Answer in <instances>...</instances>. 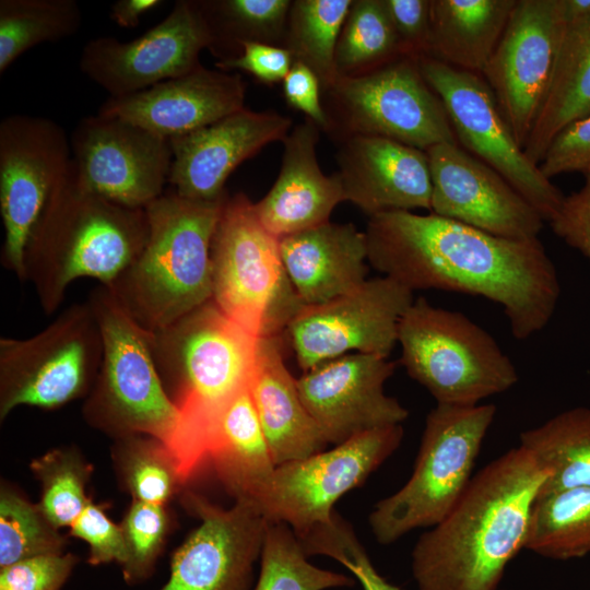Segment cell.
Segmentation results:
<instances>
[{"label": "cell", "mask_w": 590, "mask_h": 590, "mask_svg": "<svg viewBox=\"0 0 590 590\" xmlns=\"http://www.w3.org/2000/svg\"><path fill=\"white\" fill-rule=\"evenodd\" d=\"M368 263L411 291L442 290L499 304L524 340L551 320L560 285L539 238L494 236L436 214L389 211L369 217Z\"/></svg>", "instance_id": "obj_1"}, {"label": "cell", "mask_w": 590, "mask_h": 590, "mask_svg": "<svg viewBox=\"0 0 590 590\" xmlns=\"http://www.w3.org/2000/svg\"><path fill=\"white\" fill-rule=\"evenodd\" d=\"M546 469L520 445L487 463L412 551L417 590H498L524 548Z\"/></svg>", "instance_id": "obj_2"}, {"label": "cell", "mask_w": 590, "mask_h": 590, "mask_svg": "<svg viewBox=\"0 0 590 590\" xmlns=\"http://www.w3.org/2000/svg\"><path fill=\"white\" fill-rule=\"evenodd\" d=\"M259 340L212 299L151 332L158 376L180 415L174 456L186 482L208 460L222 412L249 387Z\"/></svg>", "instance_id": "obj_3"}, {"label": "cell", "mask_w": 590, "mask_h": 590, "mask_svg": "<svg viewBox=\"0 0 590 590\" xmlns=\"http://www.w3.org/2000/svg\"><path fill=\"white\" fill-rule=\"evenodd\" d=\"M145 209H131L88 190L73 163L36 222L25 251L26 281L46 315L82 278L110 286L145 245Z\"/></svg>", "instance_id": "obj_4"}, {"label": "cell", "mask_w": 590, "mask_h": 590, "mask_svg": "<svg viewBox=\"0 0 590 590\" xmlns=\"http://www.w3.org/2000/svg\"><path fill=\"white\" fill-rule=\"evenodd\" d=\"M226 197L205 202L172 191L145 208V245L107 286L143 329L160 331L211 299V245Z\"/></svg>", "instance_id": "obj_5"}, {"label": "cell", "mask_w": 590, "mask_h": 590, "mask_svg": "<svg viewBox=\"0 0 590 590\" xmlns=\"http://www.w3.org/2000/svg\"><path fill=\"white\" fill-rule=\"evenodd\" d=\"M103 335V358L82 408L84 420L115 439L146 435L172 450L180 415L158 376L151 332L119 304L109 287L99 285L88 298Z\"/></svg>", "instance_id": "obj_6"}, {"label": "cell", "mask_w": 590, "mask_h": 590, "mask_svg": "<svg viewBox=\"0 0 590 590\" xmlns=\"http://www.w3.org/2000/svg\"><path fill=\"white\" fill-rule=\"evenodd\" d=\"M212 297L255 337H278L305 306L284 269L279 238L243 192L226 197L211 245Z\"/></svg>", "instance_id": "obj_7"}, {"label": "cell", "mask_w": 590, "mask_h": 590, "mask_svg": "<svg viewBox=\"0 0 590 590\" xmlns=\"http://www.w3.org/2000/svg\"><path fill=\"white\" fill-rule=\"evenodd\" d=\"M494 404H437L427 414L414 469L397 492L369 515L371 533L387 545L406 533L432 528L457 504L494 421Z\"/></svg>", "instance_id": "obj_8"}, {"label": "cell", "mask_w": 590, "mask_h": 590, "mask_svg": "<svg viewBox=\"0 0 590 590\" xmlns=\"http://www.w3.org/2000/svg\"><path fill=\"white\" fill-rule=\"evenodd\" d=\"M400 363L437 404L476 405L519 377L494 338L465 315L414 299L398 327Z\"/></svg>", "instance_id": "obj_9"}, {"label": "cell", "mask_w": 590, "mask_h": 590, "mask_svg": "<svg viewBox=\"0 0 590 590\" xmlns=\"http://www.w3.org/2000/svg\"><path fill=\"white\" fill-rule=\"evenodd\" d=\"M103 358V335L88 300L64 309L27 339H0V420L17 406L58 409L87 397Z\"/></svg>", "instance_id": "obj_10"}, {"label": "cell", "mask_w": 590, "mask_h": 590, "mask_svg": "<svg viewBox=\"0 0 590 590\" xmlns=\"http://www.w3.org/2000/svg\"><path fill=\"white\" fill-rule=\"evenodd\" d=\"M329 133L390 139L423 151L458 143L441 99L415 58L401 56L357 75L339 76L324 91Z\"/></svg>", "instance_id": "obj_11"}, {"label": "cell", "mask_w": 590, "mask_h": 590, "mask_svg": "<svg viewBox=\"0 0 590 590\" xmlns=\"http://www.w3.org/2000/svg\"><path fill=\"white\" fill-rule=\"evenodd\" d=\"M402 425L358 434L303 459L276 465L255 505L268 522L287 524L297 538L329 523L334 504L362 485L400 446Z\"/></svg>", "instance_id": "obj_12"}, {"label": "cell", "mask_w": 590, "mask_h": 590, "mask_svg": "<svg viewBox=\"0 0 590 590\" xmlns=\"http://www.w3.org/2000/svg\"><path fill=\"white\" fill-rule=\"evenodd\" d=\"M72 161L70 138L47 117L14 114L0 122V213L4 238L0 261L26 281L31 233Z\"/></svg>", "instance_id": "obj_13"}, {"label": "cell", "mask_w": 590, "mask_h": 590, "mask_svg": "<svg viewBox=\"0 0 590 590\" xmlns=\"http://www.w3.org/2000/svg\"><path fill=\"white\" fill-rule=\"evenodd\" d=\"M416 60L426 83L441 99L457 141L499 173L550 222L565 196L526 156L484 78L430 57Z\"/></svg>", "instance_id": "obj_14"}, {"label": "cell", "mask_w": 590, "mask_h": 590, "mask_svg": "<svg viewBox=\"0 0 590 590\" xmlns=\"http://www.w3.org/2000/svg\"><path fill=\"white\" fill-rule=\"evenodd\" d=\"M413 291L389 276L321 305L304 306L286 328L298 366L307 371L350 352L388 357Z\"/></svg>", "instance_id": "obj_15"}, {"label": "cell", "mask_w": 590, "mask_h": 590, "mask_svg": "<svg viewBox=\"0 0 590 590\" xmlns=\"http://www.w3.org/2000/svg\"><path fill=\"white\" fill-rule=\"evenodd\" d=\"M565 21L564 0H517L482 72L522 149L547 95Z\"/></svg>", "instance_id": "obj_16"}, {"label": "cell", "mask_w": 590, "mask_h": 590, "mask_svg": "<svg viewBox=\"0 0 590 590\" xmlns=\"http://www.w3.org/2000/svg\"><path fill=\"white\" fill-rule=\"evenodd\" d=\"M70 143L76 176L94 193L131 209L163 194L173 163L169 139L97 113L78 122Z\"/></svg>", "instance_id": "obj_17"}, {"label": "cell", "mask_w": 590, "mask_h": 590, "mask_svg": "<svg viewBox=\"0 0 590 590\" xmlns=\"http://www.w3.org/2000/svg\"><path fill=\"white\" fill-rule=\"evenodd\" d=\"M211 43L198 2L178 0L166 17L130 42L113 36L88 40L79 66L109 97H119L194 70L201 64L200 52Z\"/></svg>", "instance_id": "obj_18"}, {"label": "cell", "mask_w": 590, "mask_h": 590, "mask_svg": "<svg viewBox=\"0 0 590 590\" xmlns=\"http://www.w3.org/2000/svg\"><path fill=\"white\" fill-rule=\"evenodd\" d=\"M182 503L200 523L174 552L158 590H252L268 526L257 506L241 499L225 509L190 491Z\"/></svg>", "instance_id": "obj_19"}, {"label": "cell", "mask_w": 590, "mask_h": 590, "mask_svg": "<svg viewBox=\"0 0 590 590\" xmlns=\"http://www.w3.org/2000/svg\"><path fill=\"white\" fill-rule=\"evenodd\" d=\"M425 152L433 214L503 238H538L543 217L499 173L458 143H439Z\"/></svg>", "instance_id": "obj_20"}, {"label": "cell", "mask_w": 590, "mask_h": 590, "mask_svg": "<svg viewBox=\"0 0 590 590\" xmlns=\"http://www.w3.org/2000/svg\"><path fill=\"white\" fill-rule=\"evenodd\" d=\"M394 369L396 363L388 357L350 353L296 379L302 401L328 444L339 445L406 420L409 411L385 392Z\"/></svg>", "instance_id": "obj_21"}, {"label": "cell", "mask_w": 590, "mask_h": 590, "mask_svg": "<svg viewBox=\"0 0 590 590\" xmlns=\"http://www.w3.org/2000/svg\"><path fill=\"white\" fill-rule=\"evenodd\" d=\"M292 120L273 111L243 108L204 128L169 139L173 163L168 182L186 199H224L225 182L247 158L274 141H284Z\"/></svg>", "instance_id": "obj_22"}, {"label": "cell", "mask_w": 590, "mask_h": 590, "mask_svg": "<svg viewBox=\"0 0 590 590\" xmlns=\"http://www.w3.org/2000/svg\"><path fill=\"white\" fill-rule=\"evenodd\" d=\"M246 84L238 73L194 70L143 91L108 97L98 114L115 116L167 139L204 128L244 107Z\"/></svg>", "instance_id": "obj_23"}, {"label": "cell", "mask_w": 590, "mask_h": 590, "mask_svg": "<svg viewBox=\"0 0 590 590\" xmlns=\"http://www.w3.org/2000/svg\"><path fill=\"white\" fill-rule=\"evenodd\" d=\"M337 161L345 201L369 217L389 211L430 210L432 178L425 151L376 135L352 134Z\"/></svg>", "instance_id": "obj_24"}, {"label": "cell", "mask_w": 590, "mask_h": 590, "mask_svg": "<svg viewBox=\"0 0 590 590\" xmlns=\"http://www.w3.org/2000/svg\"><path fill=\"white\" fill-rule=\"evenodd\" d=\"M319 128L311 120L293 127L284 139L280 174L255 209L261 224L278 238L329 222L345 201L340 176H326L317 161Z\"/></svg>", "instance_id": "obj_25"}, {"label": "cell", "mask_w": 590, "mask_h": 590, "mask_svg": "<svg viewBox=\"0 0 590 590\" xmlns=\"http://www.w3.org/2000/svg\"><path fill=\"white\" fill-rule=\"evenodd\" d=\"M279 247L286 274L305 306L335 299L367 280L366 234L352 223L329 221L280 237Z\"/></svg>", "instance_id": "obj_26"}, {"label": "cell", "mask_w": 590, "mask_h": 590, "mask_svg": "<svg viewBox=\"0 0 590 590\" xmlns=\"http://www.w3.org/2000/svg\"><path fill=\"white\" fill-rule=\"evenodd\" d=\"M249 392L276 465L323 450L328 442L284 363L281 335L259 340Z\"/></svg>", "instance_id": "obj_27"}, {"label": "cell", "mask_w": 590, "mask_h": 590, "mask_svg": "<svg viewBox=\"0 0 590 590\" xmlns=\"http://www.w3.org/2000/svg\"><path fill=\"white\" fill-rule=\"evenodd\" d=\"M208 460L235 500L255 504L268 485L276 464L249 387L235 396L222 412L210 437Z\"/></svg>", "instance_id": "obj_28"}, {"label": "cell", "mask_w": 590, "mask_h": 590, "mask_svg": "<svg viewBox=\"0 0 590 590\" xmlns=\"http://www.w3.org/2000/svg\"><path fill=\"white\" fill-rule=\"evenodd\" d=\"M565 19L553 79L523 148L538 166L563 129L590 115V12Z\"/></svg>", "instance_id": "obj_29"}, {"label": "cell", "mask_w": 590, "mask_h": 590, "mask_svg": "<svg viewBox=\"0 0 590 590\" xmlns=\"http://www.w3.org/2000/svg\"><path fill=\"white\" fill-rule=\"evenodd\" d=\"M517 0H430L428 55L452 68L482 73Z\"/></svg>", "instance_id": "obj_30"}, {"label": "cell", "mask_w": 590, "mask_h": 590, "mask_svg": "<svg viewBox=\"0 0 590 590\" xmlns=\"http://www.w3.org/2000/svg\"><path fill=\"white\" fill-rule=\"evenodd\" d=\"M519 440L548 473L539 498L590 486V408L563 411L522 432Z\"/></svg>", "instance_id": "obj_31"}, {"label": "cell", "mask_w": 590, "mask_h": 590, "mask_svg": "<svg viewBox=\"0 0 590 590\" xmlns=\"http://www.w3.org/2000/svg\"><path fill=\"white\" fill-rule=\"evenodd\" d=\"M211 35L209 48L219 60L238 56L245 42L283 43L290 0L197 1Z\"/></svg>", "instance_id": "obj_32"}, {"label": "cell", "mask_w": 590, "mask_h": 590, "mask_svg": "<svg viewBox=\"0 0 590 590\" xmlns=\"http://www.w3.org/2000/svg\"><path fill=\"white\" fill-rule=\"evenodd\" d=\"M353 0L292 1L283 42L294 62L307 66L319 79L321 90L339 78L335 49Z\"/></svg>", "instance_id": "obj_33"}, {"label": "cell", "mask_w": 590, "mask_h": 590, "mask_svg": "<svg viewBox=\"0 0 590 590\" xmlns=\"http://www.w3.org/2000/svg\"><path fill=\"white\" fill-rule=\"evenodd\" d=\"M524 548L555 560L589 555L590 486L538 498Z\"/></svg>", "instance_id": "obj_34"}, {"label": "cell", "mask_w": 590, "mask_h": 590, "mask_svg": "<svg viewBox=\"0 0 590 590\" xmlns=\"http://www.w3.org/2000/svg\"><path fill=\"white\" fill-rule=\"evenodd\" d=\"M81 25L82 11L75 0H1L0 73L25 51L66 39Z\"/></svg>", "instance_id": "obj_35"}, {"label": "cell", "mask_w": 590, "mask_h": 590, "mask_svg": "<svg viewBox=\"0 0 590 590\" xmlns=\"http://www.w3.org/2000/svg\"><path fill=\"white\" fill-rule=\"evenodd\" d=\"M113 460L118 479L137 500L165 505L186 483L172 450L152 436L116 439Z\"/></svg>", "instance_id": "obj_36"}, {"label": "cell", "mask_w": 590, "mask_h": 590, "mask_svg": "<svg viewBox=\"0 0 590 590\" xmlns=\"http://www.w3.org/2000/svg\"><path fill=\"white\" fill-rule=\"evenodd\" d=\"M401 56L385 1H353L335 49L339 76L365 73Z\"/></svg>", "instance_id": "obj_37"}, {"label": "cell", "mask_w": 590, "mask_h": 590, "mask_svg": "<svg viewBox=\"0 0 590 590\" xmlns=\"http://www.w3.org/2000/svg\"><path fill=\"white\" fill-rule=\"evenodd\" d=\"M354 581L347 575L312 565L287 524L268 522L260 573L252 590H327L352 587Z\"/></svg>", "instance_id": "obj_38"}, {"label": "cell", "mask_w": 590, "mask_h": 590, "mask_svg": "<svg viewBox=\"0 0 590 590\" xmlns=\"http://www.w3.org/2000/svg\"><path fill=\"white\" fill-rule=\"evenodd\" d=\"M30 467L40 483L38 507L56 528H70L92 502L86 495L92 465L75 448L63 447L34 459Z\"/></svg>", "instance_id": "obj_39"}, {"label": "cell", "mask_w": 590, "mask_h": 590, "mask_svg": "<svg viewBox=\"0 0 590 590\" xmlns=\"http://www.w3.org/2000/svg\"><path fill=\"white\" fill-rule=\"evenodd\" d=\"M64 536L43 514L14 489L0 491V568L48 554H62Z\"/></svg>", "instance_id": "obj_40"}, {"label": "cell", "mask_w": 590, "mask_h": 590, "mask_svg": "<svg viewBox=\"0 0 590 590\" xmlns=\"http://www.w3.org/2000/svg\"><path fill=\"white\" fill-rule=\"evenodd\" d=\"M164 506L133 499L120 524L127 547L121 570L129 585L148 579L154 571L168 530Z\"/></svg>", "instance_id": "obj_41"}, {"label": "cell", "mask_w": 590, "mask_h": 590, "mask_svg": "<svg viewBox=\"0 0 590 590\" xmlns=\"http://www.w3.org/2000/svg\"><path fill=\"white\" fill-rule=\"evenodd\" d=\"M79 559L71 553L27 558L0 568V590H61Z\"/></svg>", "instance_id": "obj_42"}, {"label": "cell", "mask_w": 590, "mask_h": 590, "mask_svg": "<svg viewBox=\"0 0 590 590\" xmlns=\"http://www.w3.org/2000/svg\"><path fill=\"white\" fill-rule=\"evenodd\" d=\"M320 553L342 564L363 590H401L378 573L354 531L344 520L339 521L323 535Z\"/></svg>", "instance_id": "obj_43"}, {"label": "cell", "mask_w": 590, "mask_h": 590, "mask_svg": "<svg viewBox=\"0 0 590 590\" xmlns=\"http://www.w3.org/2000/svg\"><path fill=\"white\" fill-rule=\"evenodd\" d=\"M70 535L87 543V562L91 565L116 562L122 566L127 559L121 527L113 522L103 509L92 502L70 526Z\"/></svg>", "instance_id": "obj_44"}, {"label": "cell", "mask_w": 590, "mask_h": 590, "mask_svg": "<svg viewBox=\"0 0 590 590\" xmlns=\"http://www.w3.org/2000/svg\"><path fill=\"white\" fill-rule=\"evenodd\" d=\"M539 167L548 179L564 173L590 176V115L570 123L553 139Z\"/></svg>", "instance_id": "obj_45"}, {"label": "cell", "mask_w": 590, "mask_h": 590, "mask_svg": "<svg viewBox=\"0 0 590 590\" xmlns=\"http://www.w3.org/2000/svg\"><path fill=\"white\" fill-rule=\"evenodd\" d=\"M240 47L238 56L219 60L216 67L226 72L240 70L261 83L274 84L284 80L294 62L291 52L283 46L245 42Z\"/></svg>", "instance_id": "obj_46"}, {"label": "cell", "mask_w": 590, "mask_h": 590, "mask_svg": "<svg viewBox=\"0 0 590 590\" xmlns=\"http://www.w3.org/2000/svg\"><path fill=\"white\" fill-rule=\"evenodd\" d=\"M400 44L401 55H428L430 0H384Z\"/></svg>", "instance_id": "obj_47"}, {"label": "cell", "mask_w": 590, "mask_h": 590, "mask_svg": "<svg viewBox=\"0 0 590 590\" xmlns=\"http://www.w3.org/2000/svg\"><path fill=\"white\" fill-rule=\"evenodd\" d=\"M550 223L558 237L590 262V176L578 191L564 198Z\"/></svg>", "instance_id": "obj_48"}, {"label": "cell", "mask_w": 590, "mask_h": 590, "mask_svg": "<svg viewBox=\"0 0 590 590\" xmlns=\"http://www.w3.org/2000/svg\"><path fill=\"white\" fill-rule=\"evenodd\" d=\"M286 103L305 114L320 130L330 131V120L322 106L318 76L305 64L293 62L282 81Z\"/></svg>", "instance_id": "obj_49"}, {"label": "cell", "mask_w": 590, "mask_h": 590, "mask_svg": "<svg viewBox=\"0 0 590 590\" xmlns=\"http://www.w3.org/2000/svg\"><path fill=\"white\" fill-rule=\"evenodd\" d=\"M161 0H118L110 7V19L120 27L132 28L139 25L140 17L161 5Z\"/></svg>", "instance_id": "obj_50"}]
</instances>
